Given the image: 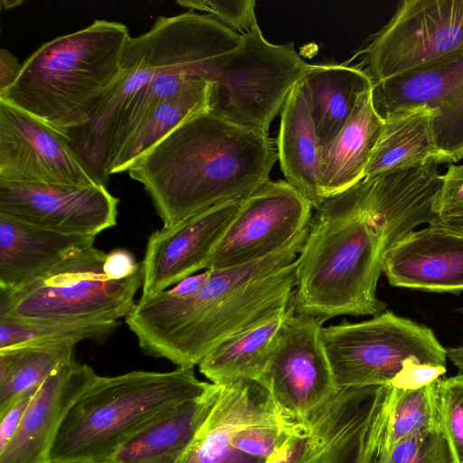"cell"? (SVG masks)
I'll use <instances>...</instances> for the list:
<instances>
[{
  "instance_id": "cell-1",
  "label": "cell",
  "mask_w": 463,
  "mask_h": 463,
  "mask_svg": "<svg viewBox=\"0 0 463 463\" xmlns=\"http://www.w3.org/2000/svg\"><path fill=\"white\" fill-rule=\"evenodd\" d=\"M438 193L420 172L400 169L364 176L326 199L296 260L294 312L326 320L384 312L376 292L385 257L415 228L438 218Z\"/></svg>"
},
{
  "instance_id": "cell-2",
  "label": "cell",
  "mask_w": 463,
  "mask_h": 463,
  "mask_svg": "<svg viewBox=\"0 0 463 463\" xmlns=\"http://www.w3.org/2000/svg\"><path fill=\"white\" fill-rule=\"evenodd\" d=\"M277 159L269 134L206 111L177 126L127 172L144 186L163 227H170L247 198L269 180Z\"/></svg>"
},
{
  "instance_id": "cell-3",
  "label": "cell",
  "mask_w": 463,
  "mask_h": 463,
  "mask_svg": "<svg viewBox=\"0 0 463 463\" xmlns=\"http://www.w3.org/2000/svg\"><path fill=\"white\" fill-rule=\"evenodd\" d=\"M275 255L211 270L194 293L163 291L144 301L129 329L142 351L177 367L194 368L232 336L287 309L296 287V260L279 269Z\"/></svg>"
},
{
  "instance_id": "cell-4",
  "label": "cell",
  "mask_w": 463,
  "mask_h": 463,
  "mask_svg": "<svg viewBox=\"0 0 463 463\" xmlns=\"http://www.w3.org/2000/svg\"><path fill=\"white\" fill-rule=\"evenodd\" d=\"M129 37L125 24L95 20L44 43L24 61L15 82L0 92V100L70 137L90 122L118 79Z\"/></svg>"
},
{
  "instance_id": "cell-5",
  "label": "cell",
  "mask_w": 463,
  "mask_h": 463,
  "mask_svg": "<svg viewBox=\"0 0 463 463\" xmlns=\"http://www.w3.org/2000/svg\"><path fill=\"white\" fill-rule=\"evenodd\" d=\"M212 383L194 368L133 371L95 376L70 409L57 433L50 463H109L127 441Z\"/></svg>"
},
{
  "instance_id": "cell-6",
  "label": "cell",
  "mask_w": 463,
  "mask_h": 463,
  "mask_svg": "<svg viewBox=\"0 0 463 463\" xmlns=\"http://www.w3.org/2000/svg\"><path fill=\"white\" fill-rule=\"evenodd\" d=\"M241 42L238 33L209 14L194 11L158 16L147 32L130 36L118 79L99 100L90 122L70 134L90 167L108 121L126 99L156 77L172 71L209 80Z\"/></svg>"
},
{
  "instance_id": "cell-7",
  "label": "cell",
  "mask_w": 463,
  "mask_h": 463,
  "mask_svg": "<svg viewBox=\"0 0 463 463\" xmlns=\"http://www.w3.org/2000/svg\"><path fill=\"white\" fill-rule=\"evenodd\" d=\"M107 253L94 246L45 276L12 291H0V317L39 323H109L127 317L142 288V266L132 276L110 280Z\"/></svg>"
},
{
  "instance_id": "cell-8",
  "label": "cell",
  "mask_w": 463,
  "mask_h": 463,
  "mask_svg": "<svg viewBox=\"0 0 463 463\" xmlns=\"http://www.w3.org/2000/svg\"><path fill=\"white\" fill-rule=\"evenodd\" d=\"M322 341L340 390L391 385L411 363L446 367L448 358L430 327L392 311L323 327Z\"/></svg>"
},
{
  "instance_id": "cell-9",
  "label": "cell",
  "mask_w": 463,
  "mask_h": 463,
  "mask_svg": "<svg viewBox=\"0 0 463 463\" xmlns=\"http://www.w3.org/2000/svg\"><path fill=\"white\" fill-rule=\"evenodd\" d=\"M392 386L344 388L298 420L266 463H377Z\"/></svg>"
},
{
  "instance_id": "cell-10",
  "label": "cell",
  "mask_w": 463,
  "mask_h": 463,
  "mask_svg": "<svg viewBox=\"0 0 463 463\" xmlns=\"http://www.w3.org/2000/svg\"><path fill=\"white\" fill-rule=\"evenodd\" d=\"M308 63L293 43L269 42L256 24L212 75L210 112L232 124L269 134L270 123Z\"/></svg>"
},
{
  "instance_id": "cell-11",
  "label": "cell",
  "mask_w": 463,
  "mask_h": 463,
  "mask_svg": "<svg viewBox=\"0 0 463 463\" xmlns=\"http://www.w3.org/2000/svg\"><path fill=\"white\" fill-rule=\"evenodd\" d=\"M463 50V0H403L362 51L373 84Z\"/></svg>"
},
{
  "instance_id": "cell-12",
  "label": "cell",
  "mask_w": 463,
  "mask_h": 463,
  "mask_svg": "<svg viewBox=\"0 0 463 463\" xmlns=\"http://www.w3.org/2000/svg\"><path fill=\"white\" fill-rule=\"evenodd\" d=\"M326 318L289 307L258 382L287 420H300L335 396L337 388L322 341Z\"/></svg>"
},
{
  "instance_id": "cell-13",
  "label": "cell",
  "mask_w": 463,
  "mask_h": 463,
  "mask_svg": "<svg viewBox=\"0 0 463 463\" xmlns=\"http://www.w3.org/2000/svg\"><path fill=\"white\" fill-rule=\"evenodd\" d=\"M312 209L288 182L269 180L244 199L205 270L245 265L277 252L309 226Z\"/></svg>"
},
{
  "instance_id": "cell-14",
  "label": "cell",
  "mask_w": 463,
  "mask_h": 463,
  "mask_svg": "<svg viewBox=\"0 0 463 463\" xmlns=\"http://www.w3.org/2000/svg\"><path fill=\"white\" fill-rule=\"evenodd\" d=\"M0 180L105 185L71 138L0 100Z\"/></svg>"
},
{
  "instance_id": "cell-15",
  "label": "cell",
  "mask_w": 463,
  "mask_h": 463,
  "mask_svg": "<svg viewBox=\"0 0 463 463\" xmlns=\"http://www.w3.org/2000/svg\"><path fill=\"white\" fill-rule=\"evenodd\" d=\"M372 100L382 118L406 109H430L439 164L463 159V50L432 65L373 83Z\"/></svg>"
},
{
  "instance_id": "cell-16",
  "label": "cell",
  "mask_w": 463,
  "mask_h": 463,
  "mask_svg": "<svg viewBox=\"0 0 463 463\" xmlns=\"http://www.w3.org/2000/svg\"><path fill=\"white\" fill-rule=\"evenodd\" d=\"M118 202L103 184L0 180V215L64 234L97 236L114 227Z\"/></svg>"
},
{
  "instance_id": "cell-17",
  "label": "cell",
  "mask_w": 463,
  "mask_h": 463,
  "mask_svg": "<svg viewBox=\"0 0 463 463\" xmlns=\"http://www.w3.org/2000/svg\"><path fill=\"white\" fill-rule=\"evenodd\" d=\"M243 201L215 205L152 232L141 261L143 284L139 299L154 297L194 272L205 269Z\"/></svg>"
},
{
  "instance_id": "cell-18",
  "label": "cell",
  "mask_w": 463,
  "mask_h": 463,
  "mask_svg": "<svg viewBox=\"0 0 463 463\" xmlns=\"http://www.w3.org/2000/svg\"><path fill=\"white\" fill-rule=\"evenodd\" d=\"M274 421L294 420L279 413L258 381L241 379L223 384L182 463H266L238 450L232 441L249 425Z\"/></svg>"
},
{
  "instance_id": "cell-19",
  "label": "cell",
  "mask_w": 463,
  "mask_h": 463,
  "mask_svg": "<svg viewBox=\"0 0 463 463\" xmlns=\"http://www.w3.org/2000/svg\"><path fill=\"white\" fill-rule=\"evenodd\" d=\"M383 273L392 287L459 293L463 233L434 222L415 230L389 250Z\"/></svg>"
},
{
  "instance_id": "cell-20",
  "label": "cell",
  "mask_w": 463,
  "mask_h": 463,
  "mask_svg": "<svg viewBox=\"0 0 463 463\" xmlns=\"http://www.w3.org/2000/svg\"><path fill=\"white\" fill-rule=\"evenodd\" d=\"M74 359L38 388L14 436L0 452V463H50L57 433L70 409L96 376Z\"/></svg>"
},
{
  "instance_id": "cell-21",
  "label": "cell",
  "mask_w": 463,
  "mask_h": 463,
  "mask_svg": "<svg viewBox=\"0 0 463 463\" xmlns=\"http://www.w3.org/2000/svg\"><path fill=\"white\" fill-rule=\"evenodd\" d=\"M96 236L64 234L0 215V291L18 289L94 246Z\"/></svg>"
},
{
  "instance_id": "cell-22",
  "label": "cell",
  "mask_w": 463,
  "mask_h": 463,
  "mask_svg": "<svg viewBox=\"0 0 463 463\" xmlns=\"http://www.w3.org/2000/svg\"><path fill=\"white\" fill-rule=\"evenodd\" d=\"M222 387L212 383L202 395L171 409L120 447L109 463H182Z\"/></svg>"
},
{
  "instance_id": "cell-23",
  "label": "cell",
  "mask_w": 463,
  "mask_h": 463,
  "mask_svg": "<svg viewBox=\"0 0 463 463\" xmlns=\"http://www.w3.org/2000/svg\"><path fill=\"white\" fill-rule=\"evenodd\" d=\"M299 82L321 147L342 130L373 88L361 65L307 64Z\"/></svg>"
},
{
  "instance_id": "cell-24",
  "label": "cell",
  "mask_w": 463,
  "mask_h": 463,
  "mask_svg": "<svg viewBox=\"0 0 463 463\" xmlns=\"http://www.w3.org/2000/svg\"><path fill=\"white\" fill-rule=\"evenodd\" d=\"M278 158L286 181L317 208L325 200L321 190V145L298 81L282 109L277 138Z\"/></svg>"
},
{
  "instance_id": "cell-25",
  "label": "cell",
  "mask_w": 463,
  "mask_h": 463,
  "mask_svg": "<svg viewBox=\"0 0 463 463\" xmlns=\"http://www.w3.org/2000/svg\"><path fill=\"white\" fill-rule=\"evenodd\" d=\"M383 120L375 110L372 90L342 130L321 147V190L324 200L338 194L365 175Z\"/></svg>"
},
{
  "instance_id": "cell-26",
  "label": "cell",
  "mask_w": 463,
  "mask_h": 463,
  "mask_svg": "<svg viewBox=\"0 0 463 463\" xmlns=\"http://www.w3.org/2000/svg\"><path fill=\"white\" fill-rule=\"evenodd\" d=\"M212 81L194 78L169 99L149 110L109 160L106 174L128 171L129 165L185 120L210 110Z\"/></svg>"
},
{
  "instance_id": "cell-27",
  "label": "cell",
  "mask_w": 463,
  "mask_h": 463,
  "mask_svg": "<svg viewBox=\"0 0 463 463\" xmlns=\"http://www.w3.org/2000/svg\"><path fill=\"white\" fill-rule=\"evenodd\" d=\"M433 115L430 109L418 107L383 117L382 132L364 176L411 167L429 161L439 164L432 132Z\"/></svg>"
},
{
  "instance_id": "cell-28",
  "label": "cell",
  "mask_w": 463,
  "mask_h": 463,
  "mask_svg": "<svg viewBox=\"0 0 463 463\" xmlns=\"http://www.w3.org/2000/svg\"><path fill=\"white\" fill-rule=\"evenodd\" d=\"M290 306L215 347L198 364L200 373L212 383L220 385L241 379L258 381Z\"/></svg>"
},
{
  "instance_id": "cell-29",
  "label": "cell",
  "mask_w": 463,
  "mask_h": 463,
  "mask_svg": "<svg viewBox=\"0 0 463 463\" xmlns=\"http://www.w3.org/2000/svg\"><path fill=\"white\" fill-rule=\"evenodd\" d=\"M75 343L57 342L0 349V414L23 393L39 387L73 358Z\"/></svg>"
},
{
  "instance_id": "cell-30",
  "label": "cell",
  "mask_w": 463,
  "mask_h": 463,
  "mask_svg": "<svg viewBox=\"0 0 463 463\" xmlns=\"http://www.w3.org/2000/svg\"><path fill=\"white\" fill-rule=\"evenodd\" d=\"M439 380L414 390L393 388L383 449L435 430L439 423Z\"/></svg>"
},
{
  "instance_id": "cell-31",
  "label": "cell",
  "mask_w": 463,
  "mask_h": 463,
  "mask_svg": "<svg viewBox=\"0 0 463 463\" xmlns=\"http://www.w3.org/2000/svg\"><path fill=\"white\" fill-rule=\"evenodd\" d=\"M119 322L49 323L24 322L0 317V349L40 344L91 340L102 343L118 327Z\"/></svg>"
},
{
  "instance_id": "cell-32",
  "label": "cell",
  "mask_w": 463,
  "mask_h": 463,
  "mask_svg": "<svg viewBox=\"0 0 463 463\" xmlns=\"http://www.w3.org/2000/svg\"><path fill=\"white\" fill-rule=\"evenodd\" d=\"M377 463H456L441 430H435L382 449Z\"/></svg>"
},
{
  "instance_id": "cell-33",
  "label": "cell",
  "mask_w": 463,
  "mask_h": 463,
  "mask_svg": "<svg viewBox=\"0 0 463 463\" xmlns=\"http://www.w3.org/2000/svg\"><path fill=\"white\" fill-rule=\"evenodd\" d=\"M438 397L440 429L456 463H463V373L440 378Z\"/></svg>"
},
{
  "instance_id": "cell-34",
  "label": "cell",
  "mask_w": 463,
  "mask_h": 463,
  "mask_svg": "<svg viewBox=\"0 0 463 463\" xmlns=\"http://www.w3.org/2000/svg\"><path fill=\"white\" fill-rule=\"evenodd\" d=\"M298 421L249 425L235 435L232 445L242 453L267 462L276 455Z\"/></svg>"
},
{
  "instance_id": "cell-35",
  "label": "cell",
  "mask_w": 463,
  "mask_h": 463,
  "mask_svg": "<svg viewBox=\"0 0 463 463\" xmlns=\"http://www.w3.org/2000/svg\"><path fill=\"white\" fill-rule=\"evenodd\" d=\"M176 4L209 14L241 35L258 24L254 0H181Z\"/></svg>"
},
{
  "instance_id": "cell-36",
  "label": "cell",
  "mask_w": 463,
  "mask_h": 463,
  "mask_svg": "<svg viewBox=\"0 0 463 463\" xmlns=\"http://www.w3.org/2000/svg\"><path fill=\"white\" fill-rule=\"evenodd\" d=\"M436 213L438 220L463 216V164H449L447 171L441 175Z\"/></svg>"
},
{
  "instance_id": "cell-37",
  "label": "cell",
  "mask_w": 463,
  "mask_h": 463,
  "mask_svg": "<svg viewBox=\"0 0 463 463\" xmlns=\"http://www.w3.org/2000/svg\"><path fill=\"white\" fill-rule=\"evenodd\" d=\"M445 373L446 367L413 362L404 367L391 386L403 390L419 389L440 379Z\"/></svg>"
},
{
  "instance_id": "cell-38",
  "label": "cell",
  "mask_w": 463,
  "mask_h": 463,
  "mask_svg": "<svg viewBox=\"0 0 463 463\" xmlns=\"http://www.w3.org/2000/svg\"><path fill=\"white\" fill-rule=\"evenodd\" d=\"M39 387L23 393L4 413L0 414V452L14 436Z\"/></svg>"
},
{
  "instance_id": "cell-39",
  "label": "cell",
  "mask_w": 463,
  "mask_h": 463,
  "mask_svg": "<svg viewBox=\"0 0 463 463\" xmlns=\"http://www.w3.org/2000/svg\"><path fill=\"white\" fill-rule=\"evenodd\" d=\"M141 266L130 250L118 248L107 253L103 272L110 280H120L132 276Z\"/></svg>"
},
{
  "instance_id": "cell-40",
  "label": "cell",
  "mask_w": 463,
  "mask_h": 463,
  "mask_svg": "<svg viewBox=\"0 0 463 463\" xmlns=\"http://www.w3.org/2000/svg\"><path fill=\"white\" fill-rule=\"evenodd\" d=\"M22 64L8 50H0V92L11 87L20 75Z\"/></svg>"
},
{
  "instance_id": "cell-41",
  "label": "cell",
  "mask_w": 463,
  "mask_h": 463,
  "mask_svg": "<svg viewBox=\"0 0 463 463\" xmlns=\"http://www.w3.org/2000/svg\"><path fill=\"white\" fill-rule=\"evenodd\" d=\"M447 356L457 368L463 371V344L459 346L448 348Z\"/></svg>"
},
{
  "instance_id": "cell-42",
  "label": "cell",
  "mask_w": 463,
  "mask_h": 463,
  "mask_svg": "<svg viewBox=\"0 0 463 463\" xmlns=\"http://www.w3.org/2000/svg\"><path fill=\"white\" fill-rule=\"evenodd\" d=\"M433 222L442 225L444 227L449 228L451 230L457 231L460 233H463V216L458 217V218L449 219V220H438L437 219Z\"/></svg>"
}]
</instances>
